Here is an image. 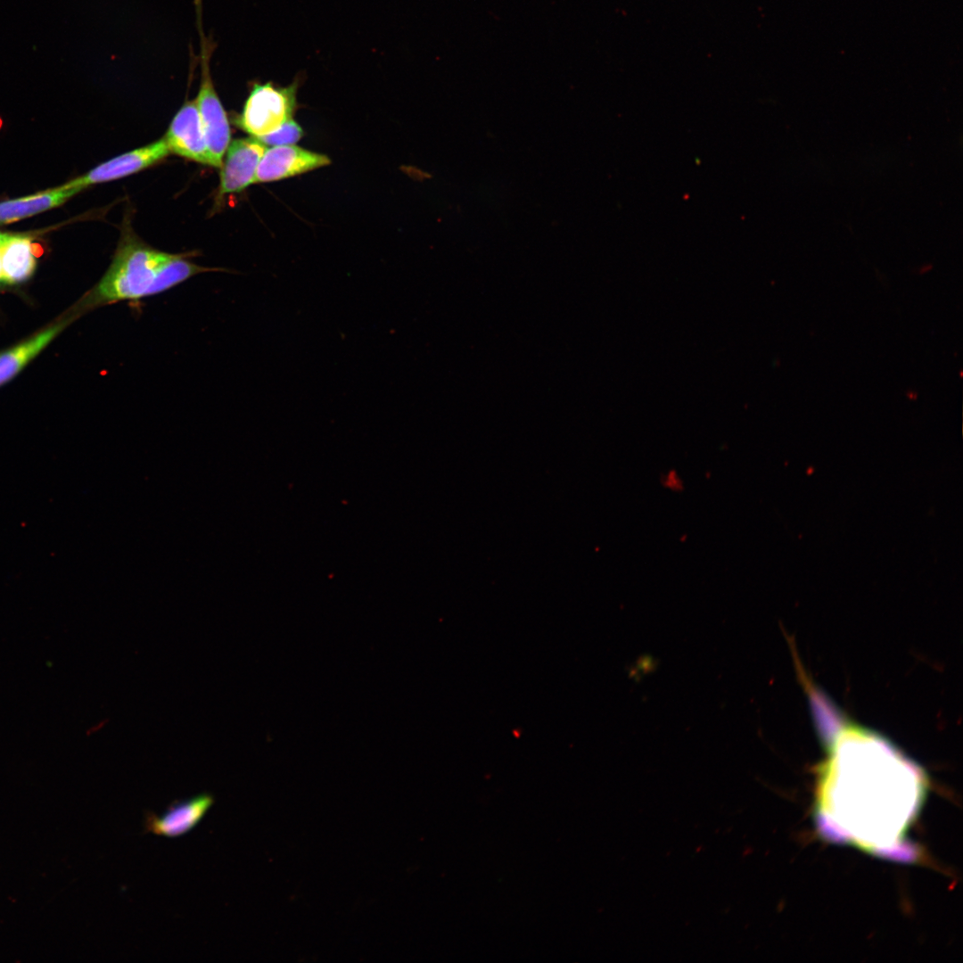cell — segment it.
<instances>
[{
  "instance_id": "8fae6325",
  "label": "cell",
  "mask_w": 963,
  "mask_h": 963,
  "mask_svg": "<svg viewBox=\"0 0 963 963\" xmlns=\"http://www.w3.org/2000/svg\"><path fill=\"white\" fill-rule=\"evenodd\" d=\"M1 282L18 284L30 278L37 261L29 235L0 234Z\"/></svg>"
},
{
  "instance_id": "30bf717a",
  "label": "cell",
  "mask_w": 963,
  "mask_h": 963,
  "mask_svg": "<svg viewBox=\"0 0 963 963\" xmlns=\"http://www.w3.org/2000/svg\"><path fill=\"white\" fill-rule=\"evenodd\" d=\"M77 317L70 315L0 353V386L17 375Z\"/></svg>"
},
{
  "instance_id": "7a4b0ae2",
  "label": "cell",
  "mask_w": 963,
  "mask_h": 963,
  "mask_svg": "<svg viewBox=\"0 0 963 963\" xmlns=\"http://www.w3.org/2000/svg\"><path fill=\"white\" fill-rule=\"evenodd\" d=\"M192 253H169L152 248L127 230L100 280L75 305L78 317L96 308L136 302L169 291L193 276L222 268L197 265Z\"/></svg>"
},
{
  "instance_id": "ba28073f",
  "label": "cell",
  "mask_w": 963,
  "mask_h": 963,
  "mask_svg": "<svg viewBox=\"0 0 963 963\" xmlns=\"http://www.w3.org/2000/svg\"><path fill=\"white\" fill-rule=\"evenodd\" d=\"M164 138L170 152L211 166L195 101L184 103L172 119Z\"/></svg>"
},
{
  "instance_id": "4fadbf2b",
  "label": "cell",
  "mask_w": 963,
  "mask_h": 963,
  "mask_svg": "<svg viewBox=\"0 0 963 963\" xmlns=\"http://www.w3.org/2000/svg\"><path fill=\"white\" fill-rule=\"evenodd\" d=\"M302 136L303 131L300 126L294 120L290 119L284 122L277 130L258 139L265 145L280 146L293 144Z\"/></svg>"
},
{
  "instance_id": "8992f818",
  "label": "cell",
  "mask_w": 963,
  "mask_h": 963,
  "mask_svg": "<svg viewBox=\"0 0 963 963\" xmlns=\"http://www.w3.org/2000/svg\"><path fill=\"white\" fill-rule=\"evenodd\" d=\"M266 150L267 145L253 136L230 142L221 165L218 199L240 193L254 184L258 165Z\"/></svg>"
},
{
  "instance_id": "7c38bea8",
  "label": "cell",
  "mask_w": 963,
  "mask_h": 963,
  "mask_svg": "<svg viewBox=\"0 0 963 963\" xmlns=\"http://www.w3.org/2000/svg\"><path fill=\"white\" fill-rule=\"evenodd\" d=\"M81 190L62 185L24 197L0 202V224H9L64 203Z\"/></svg>"
},
{
  "instance_id": "6da1fadb",
  "label": "cell",
  "mask_w": 963,
  "mask_h": 963,
  "mask_svg": "<svg viewBox=\"0 0 963 963\" xmlns=\"http://www.w3.org/2000/svg\"><path fill=\"white\" fill-rule=\"evenodd\" d=\"M819 784V819L832 836L872 851L902 842L923 792L918 768L881 736L842 727L829 741Z\"/></svg>"
},
{
  "instance_id": "3957f363",
  "label": "cell",
  "mask_w": 963,
  "mask_h": 963,
  "mask_svg": "<svg viewBox=\"0 0 963 963\" xmlns=\"http://www.w3.org/2000/svg\"><path fill=\"white\" fill-rule=\"evenodd\" d=\"M194 6L200 37L199 62L201 66V83L195 102L211 166L221 167L223 157L231 142V130L226 112L216 92L210 75V62L214 52L215 43L210 37L205 36L203 31L202 0H194Z\"/></svg>"
},
{
  "instance_id": "5b68a950",
  "label": "cell",
  "mask_w": 963,
  "mask_h": 963,
  "mask_svg": "<svg viewBox=\"0 0 963 963\" xmlns=\"http://www.w3.org/2000/svg\"><path fill=\"white\" fill-rule=\"evenodd\" d=\"M169 153L170 150L163 136L152 144L101 163L87 173L64 185L83 190L91 185L117 180L154 165Z\"/></svg>"
},
{
  "instance_id": "9c48e42d",
  "label": "cell",
  "mask_w": 963,
  "mask_h": 963,
  "mask_svg": "<svg viewBox=\"0 0 963 963\" xmlns=\"http://www.w3.org/2000/svg\"><path fill=\"white\" fill-rule=\"evenodd\" d=\"M214 802L210 794H202L170 805L160 816L149 813L145 818L146 830L157 835L177 837L193 829Z\"/></svg>"
},
{
  "instance_id": "52a82bcc",
  "label": "cell",
  "mask_w": 963,
  "mask_h": 963,
  "mask_svg": "<svg viewBox=\"0 0 963 963\" xmlns=\"http://www.w3.org/2000/svg\"><path fill=\"white\" fill-rule=\"evenodd\" d=\"M326 155L295 145L267 149L258 165L254 183L278 181L327 166Z\"/></svg>"
},
{
  "instance_id": "277c9868",
  "label": "cell",
  "mask_w": 963,
  "mask_h": 963,
  "mask_svg": "<svg viewBox=\"0 0 963 963\" xmlns=\"http://www.w3.org/2000/svg\"><path fill=\"white\" fill-rule=\"evenodd\" d=\"M299 80L287 86L273 82L251 85L237 125L253 137L259 138L277 130L292 119L297 106Z\"/></svg>"
},
{
  "instance_id": "5bb4252c",
  "label": "cell",
  "mask_w": 963,
  "mask_h": 963,
  "mask_svg": "<svg viewBox=\"0 0 963 963\" xmlns=\"http://www.w3.org/2000/svg\"><path fill=\"white\" fill-rule=\"evenodd\" d=\"M0 282H1V264H0Z\"/></svg>"
}]
</instances>
